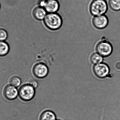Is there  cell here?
<instances>
[{
    "label": "cell",
    "instance_id": "18",
    "mask_svg": "<svg viewBox=\"0 0 120 120\" xmlns=\"http://www.w3.org/2000/svg\"></svg>",
    "mask_w": 120,
    "mask_h": 120
},
{
    "label": "cell",
    "instance_id": "8",
    "mask_svg": "<svg viewBox=\"0 0 120 120\" xmlns=\"http://www.w3.org/2000/svg\"><path fill=\"white\" fill-rule=\"evenodd\" d=\"M109 19L105 15L94 16L92 19V24L94 27L97 29H105L109 24Z\"/></svg>",
    "mask_w": 120,
    "mask_h": 120
},
{
    "label": "cell",
    "instance_id": "1",
    "mask_svg": "<svg viewBox=\"0 0 120 120\" xmlns=\"http://www.w3.org/2000/svg\"><path fill=\"white\" fill-rule=\"evenodd\" d=\"M46 27L51 30H56L60 28L63 24L61 16L57 13H49L44 19Z\"/></svg>",
    "mask_w": 120,
    "mask_h": 120
},
{
    "label": "cell",
    "instance_id": "11",
    "mask_svg": "<svg viewBox=\"0 0 120 120\" xmlns=\"http://www.w3.org/2000/svg\"><path fill=\"white\" fill-rule=\"evenodd\" d=\"M39 120H57L56 115L52 111L47 110L43 111L40 115Z\"/></svg>",
    "mask_w": 120,
    "mask_h": 120
},
{
    "label": "cell",
    "instance_id": "7",
    "mask_svg": "<svg viewBox=\"0 0 120 120\" xmlns=\"http://www.w3.org/2000/svg\"><path fill=\"white\" fill-rule=\"evenodd\" d=\"M93 71L96 76L100 78H104L109 74V67L106 64L100 63L94 65Z\"/></svg>",
    "mask_w": 120,
    "mask_h": 120
},
{
    "label": "cell",
    "instance_id": "2",
    "mask_svg": "<svg viewBox=\"0 0 120 120\" xmlns=\"http://www.w3.org/2000/svg\"><path fill=\"white\" fill-rule=\"evenodd\" d=\"M108 9L106 0H93L90 6V11L94 16L105 15Z\"/></svg>",
    "mask_w": 120,
    "mask_h": 120
},
{
    "label": "cell",
    "instance_id": "13",
    "mask_svg": "<svg viewBox=\"0 0 120 120\" xmlns=\"http://www.w3.org/2000/svg\"><path fill=\"white\" fill-rule=\"evenodd\" d=\"M90 59L91 62L94 65L101 63L103 61V56L97 53L92 54Z\"/></svg>",
    "mask_w": 120,
    "mask_h": 120
},
{
    "label": "cell",
    "instance_id": "4",
    "mask_svg": "<svg viewBox=\"0 0 120 120\" xmlns=\"http://www.w3.org/2000/svg\"><path fill=\"white\" fill-rule=\"evenodd\" d=\"M113 46L110 42L106 40L101 41L96 46L97 52L103 57L109 56L112 53Z\"/></svg>",
    "mask_w": 120,
    "mask_h": 120
},
{
    "label": "cell",
    "instance_id": "12",
    "mask_svg": "<svg viewBox=\"0 0 120 120\" xmlns=\"http://www.w3.org/2000/svg\"><path fill=\"white\" fill-rule=\"evenodd\" d=\"M9 44L5 41H0V57L6 56L10 51Z\"/></svg>",
    "mask_w": 120,
    "mask_h": 120
},
{
    "label": "cell",
    "instance_id": "17",
    "mask_svg": "<svg viewBox=\"0 0 120 120\" xmlns=\"http://www.w3.org/2000/svg\"><path fill=\"white\" fill-rule=\"evenodd\" d=\"M29 84L31 85L33 87H34L35 89L38 86V82L36 80H30V81Z\"/></svg>",
    "mask_w": 120,
    "mask_h": 120
},
{
    "label": "cell",
    "instance_id": "6",
    "mask_svg": "<svg viewBox=\"0 0 120 120\" xmlns=\"http://www.w3.org/2000/svg\"><path fill=\"white\" fill-rule=\"evenodd\" d=\"M3 93L4 98L8 101H13L18 96V89L10 84L5 86Z\"/></svg>",
    "mask_w": 120,
    "mask_h": 120
},
{
    "label": "cell",
    "instance_id": "19",
    "mask_svg": "<svg viewBox=\"0 0 120 120\" xmlns=\"http://www.w3.org/2000/svg\"></svg>",
    "mask_w": 120,
    "mask_h": 120
},
{
    "label": "cell",
    "instance_id": "10",
    "mask_svg": "<svg viewBox=\"0 0 120 120\" xmlns=\"http://www.w3.org/2000/svg\"><path fill=\"white\" fill-rule=\"evenodd\" d=\"M34 17L37 20H44L47 15V12L45 8L41 6H37L34 9L32 12Z\"/></svg>",
    "mask_w": 120,
    "mask_h": 120
},
{
    "label": "cell",
    "instance_id": "14",
    "mask_svg": "<svg viewBox=\"0 0 120 120\" xmlns=\"http://www.w3.org/2000/svg\"><path fill=\"white\" fill-rule=\"evenodd\" d=\"M108 4L110 8L115 11L120 10V0H108Z\"/></svg>",
    "mask_w": 120,
    "mask_h": 120
},
{
    "label": "cell",
    "instance_id": "9",
    "mask_svg": "<svg viewBox=\"0 0 120 120\" xmlns=\"http://www.w3.org/2000/svg\"><path fill=\"white\" fill-rule=\"evenodd\" d=\"M60 5L57 0H45L43 8L49 13H56L60 8Z\"/></svg>",
    "mask_w": 120,
    "mask_h": 120
},
{
    "label": "cell",
    "instance_id": "3",
    "mask_svg": "<svg viewBox=\"0 0 120 120\" xmlns=\"http://www.w3.org/2000/svg\"><path fill=\"white\" fill-rule=\"evenodd\" d=\"M35 89L29 84L23 85L18 89V97L23 101H30L35 96Z\"/></svg>",
    "mask_w": 120,
    "mask_h": 120
},
{
    "label": "cell",
    "instance_id": "16",
    "mask_svg": "<svg viewBox=\"0 0 120 120\" xmlns=\"http://www.w3.org/2000/svg\"><path fill=\"white\" fill-rule=\"evenodd\" d=\"M8 34L7 31L3 28H0V41H4L7 39Z\"/></svg>",
    "mask_w": 120,
    "mask_h": 120
},
{
    "label": "cell",
    "instance_id": "5",
    "mask_svg": "<svg viewBox=\"0 0 120 120\" xmlns=\"http://www.w3.org/2000/svg\"><path fill=\"white\" fill-rule=\"evenodd\" d=\"M32 72L35 77L39 79H43L48 75L49 70L48 66L44 63H39L34 65Z\"/></svg>",
    "mask_w": 120,
    "mask_h": 120
},
{
    "label": "cell",
    "instance_id": "15",
    "mask_svg": "<svg viewBox=\"0 0 120 120\" xmlns=\"http://www.w3.org/2000/svg\"><path fill=\"white\" fill-rule=\"evenodd\" d=\"M9 82L11 85L17 88L21 84L22 80L18 76L14 75L10 78Z\"/></svg>",
    "mask_w": 120,
    "mask_h": 120
}]
</instances>
